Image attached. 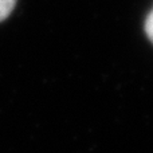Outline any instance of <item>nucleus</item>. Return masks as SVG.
<instances>
[{
    "instance_id": "1",
    "label": "nucleus",
    "mask_w": 153,
    "mask_h": 153,
    "mask_svg": "<svg viewBox=\"0 0 153 153\" xmlns=\"http://www.w3.org/2000/svg\"><path fill=\"white\" fill-rule=\"evenodd\" d=\"M16 4V0H0V22L4 20Z\"/></svg>"
},
{
    "instance_id": "2",
    "label": "nucleus",
    "mask_w": 153,
    "mask_h": 153,
    "mask_svg": "<svg viewBox=\"0 0 153 153\" xmlns=\"http://www.w3.org/2000/svg\"><path fill=\"white\" fill-rule=\"evenodd\" d=\"M145 32L148 35L149 40L153 43V11L149 13V16L146 18V22H145Z\"/></svg>"
}]
</instances>
